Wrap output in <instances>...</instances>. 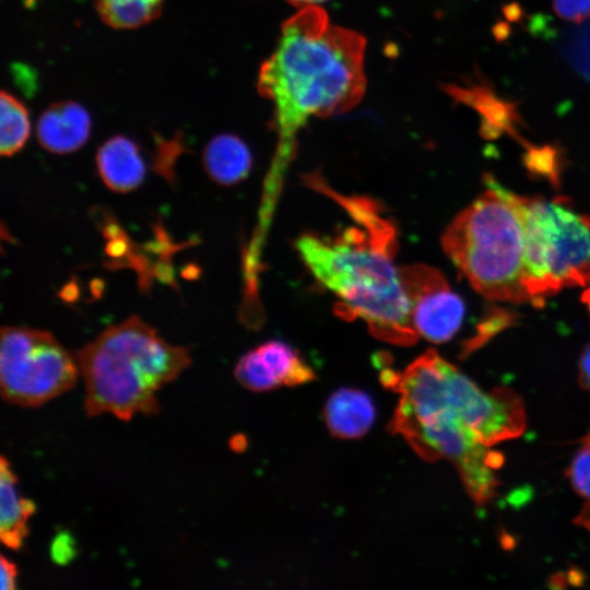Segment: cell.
I'll return each instance as SVG.
<instances>
[{
  "label": "cell",
  "mask_w": 590,
  "mask_h": 590,
  "mask_svg": "<svg viewBox=\"0 0 590 590\" xmlns=\"http://www.w3.org/2000/svg\"><path fill=\"white\" fill-rule=\"evenodd\" d=\"M365 47L359 33L332 24L317 5L300 8L282 25L278 45L258 75V91L272 105L278 137L261 226L269 227L300 129L311 117L343 114L361 102Z\"/></svg>",
  "instance_id": "6da1fadb"
},
{
  "label": "cell",
  "mask_w": 590,
  "mask_h": 590,
  "mask_svg": "<svg viewBox=\"0 0 590 590\" xmlns=\"http://www.w3.org/2000/svg\"><path fill=\"white\" fill-rule=\"evenodd\" d=\"M306 182L335 200L356 223L333 236L305 233L296 240L306 267L339 298L337 312L345 319H363L382 341L414 344L418 334L394 266L398 237L393 222L375 200L342 194L318 174L307 175Z\"/></svg>",
  "instance_id": "7a4b0ae2"
},
{
  "label": "cell",
  "mask_w": 590,
  "mask_h": 590,
  "mask_svg": "<svg viewBox=\"0 0 590 590\" xmlns=\"http://www.w3.org/2000/svg\"><path fill=\"white\" fill-rule=\"evenodd\" d=\"M87 416L104 413L121 421L153 415L156 392L191 363L188 349L173 345L139 317L104 330L76 354Z\"/></svg>",
  "instance_id": "3957f363"
},
{
  "label": "cell",
  "mask_w": 590,
  "mask_h": 590,
  "mask_svg": "<svg viewBox=\"0 0 590 590\" xmlns=\"http://www.w3.org/2000/svg\"><path fill=\"white\" fill-rule=\"evenodd\" d=\"M484 181L486 190L446 227L442 248L485 298L529 303L523 286L526 226L520 194L491 175Z\"/></svg>",
  "instance_id": "277c9868"
},
{
  "label": "cell",
  "mask_w": 590,
  "mask_h": 590,
  "mask_svg": "<svg viewBox=\"0 0 590 590\" xmlns=\"http://www.w3.org/2000/svg\"><path fill=\"white\" fill-rule=\"evenodd\" d=\"M446 377L447 370L436 373L411 387L399 399L391 430L423 459L451 461L474 503L483 506L495 496L499 484L489 467L492 451L446 403Z\"/></svg>",
  "instance_id": "5b68a950"
},
{
  "label": "cell",
  "mask_w": 590,
  "mask_h": 590,
  "mask_svg": "<svg viewBox=\"0 0 590 590\" xmlns=\"http://www.w3.org/2000/svg\"><path fill=\"white\" fill-rule=\"evenodd\" d=\"M526 226L523 286L529 303L544 306L565 287L590 283V216L570 200L520 196Z\"/></svg>",
  "instance_id": "8992f818"
},
{
  "label": "cell",
  "mask_w": 590,
  "mask_h": 590,
  "mask_svg": "<svg viewBox=\"0 0 590 590\" xmlns=\"http://www.w3.org/2000/svg\"><path fill=\"white\" fill-rule=\"evenodd\" d=\"M79 366L73 356L48 331L3 327L0 344L2 399L36 408L72 389Z\"/></svg>",
  "instance_id": "52a82bcc"
},
{
  "label": "cell",
  "mask_w": 590,
  "mask_h": 590,
  "mask_svg": "<svg viewBox=\"0 0 590 590\" xmlns=\"http://www.w3.org/2000/svg\"><path fill=\"white\" fill-rule=\"evenodd\" d=\"M445 399L474 438L486 447L524 432V406L514 390L498 387L484 392L453 365L447 374Z\"/></svg>",
  "instance_id": "ba28073f"
},
{
  "label": "cell",
  "mask_w": 590,
  "mask_h": 590,
  "mask_svg": "<svg viewBox=\"0 0 590 590\" xmlns=\"http://www.w3.org/2000/svg\"><path fill=\"white\" fill-rule=\"evenodd\" d=\"M413 328L433 343L449 341L460 329L464 305L436 268L416 263L399 268Z\"/></svg>",
  "instance_id": "9c48e42d"
},
{
  "label": "cell",
  "mask_w": 590,
  "mask_h": 590,
  "mask_svg": "<svg viewBox=\"0 0 590 590\" xmlns=\"http://www.w3.org/2000/svg\"><path fill=\"white\" fill-rule=\"evenodd\" d=\"M235 377L247 389L268 391L306 384L315 373L291 345L271 340L239 358Z\"/></svg>",
  "instance_id": "30bf717a"
},
{
  "label": "cell",
  "mask_w": 590,
  "mask_h": 590,
  "mask_svg": "<svg viewBox=\"0 0 590 590\" xmlns=\"http://www.w3.org/2000/svg\"><path fill=\"white\" fill-rule=\"evenodd\" d=\"M442 90L456 103L463 104L479 114L482 138L494 140L507 134L521 145L527 141L519 131L523 120L518 110V103L500 97L492 83L480 72L462 84H444Z\"/></svg>",
  "instance_id": "8fae6325"
},
{
  "label": "cell",
  "mask_w": 590,
  "mask_h": 590,
  "mask_svg": "<svg viewBox=\"0 0 590 590\" xmlns=\"http://www.w3.org/2000/svg\"><path fill=\"white\" fill-rule=\"evenodd\" d=\"M91 118L84 107L75 102H58L39 117L37 139L47 151L67 154L80 149L88 139Z\"/></svg>",
  "instance_id": "7c38bea8"
},
{
  "label": "cell",
  "mask_w": 590,
  "mask_h": 590,
  "mask_svg": "<svg viewBox=\"0 0 590 590\" xmlns=\"http://www.w3.org/2000/svg\"><path fill=\"white\" fill-rule=\"evenodd\" d=\"M96 165L106 187L115 192L134 190L145 175L138 145L125 135L113 137L98 149Z\"/></svg>",
  "instance_id": "4fadbf2b"
},
{
  "label": "cell",
  "mask_w": 590,
  "mask_h": 590,
  "mask_svg": "<svg viewBox=\"0 0 590 590\" xmlns=\"http://www.w3.org/2000/svg\"><path fill=\"white\" fill-rule=\"evenodd\" d=\"M323 414L326 424L334 436L353 439L370 429L376 410L373 400L365 392L342 388L329 398Z\"/></svg>",
  "instance_id": "5bb4252c"
},
{
  "label": "cell",
  "mask_w": 590,
  "mask_h": 590,
  "mask_svg": "<svg viewBox=\"0 0 590 590\" xmlns=\"http://www.w3.org/2000/svg\"><path fill=\"white\" fill-rule=\"evenodd\" d=\"M33 500L24 498L17 487V476L5 457L0 461V538L11 550H20L28 534V519L35 512Z\"/></svg>",
  "instance_id": "9a60e30c"
},
{
  "label": "cell",
  "mask_w": 590,
  "mask_h": 590,
  "mask_svg": "<svg viewBox=\"0 0 590 590\" xmlns=\"http://www.w3.org/2000/svg\"><path fill=\"white\" fill-rule=\"evenodd\" d=\"M203 166L209 177L222 186H232L245 179L252 166L247 145L236 135L220 134L204 148Z\"/></svg>",
  "instance_id": "2e32d148"
},
{
  "label": "cell",
  "mask_w": 590,
  "mask_h": 590,
  "mask_svg": "<svg viewBox=\"0 0 590 590\" xmlns=\"http://www.w3.org/2000/svg\"><path fill=\"white\" fill-rule=\"evenodd\" d=\"M163 0H96L101 19L115 28H134L156 19Z\"/></svg>",
  "instance_id": "e0dca14e"
},
{
  "label": "cell",
  "mask_w": 590,
  "mask_h": 590,
  "mask_svg": "<svg viewBox=\"0 0 590 590\" xmlns=\"http://www.w3.org/2000/svg\"><path fill=\"white\" fill-rule=\"evenodd\" d=\"M0 104V153L11 156L24 146L30 137V117L25 106L5 91L1 92Z\"/></svg>",
  "instance_id": "ac0fdd59"
},
{
  "label": "cell",
  "mask_w": 590,
  "mask_h": 590,
  "mask_svg": "<svg viewBox=\"0 0 590 590\" xmlns=\"http://www.w3.org/2000/svg\"><path fill=\"white\" fill-rule=\"evenodd\" d=\"M562 52L571 67L590 82V20L567 35Z\"/></svg>",
  "instance_id": "d6986e66"
},
{
  "label": "cell",
  "mask_w": 590,
  "mask_h": 590,
  "mask_svg": "<svg viewBox=\"0 0 590 590\" xmlns=\"http://www.w3.org/2000/svg\"><path fill=\"white\" fill-rule=\"evenodd\" d=\"M522 146L526 150L523 162L530 172L557 179L562 164V151L558 145H535L526 141Z\"/></svg>",
  "instance_id": "ffe728a7"
},
{
  "label": "cell",
  "mask_w": 590,
  "mask_h": 590,
  "mask_svg": "<svg viewBox=\"0 0 590 590\" xmlns=\"http://www.w3.org/2000/svg\"><path fill=\"white\" fill-rule=\"evenodd\" d=\"M567 476L575 491L590 499V447L583 448L571 461Z\"/></svg>",
  "instance_id": "44dd1931"
},
{
  "label": "cell",
  "mask_w": 590,
  "mask_h": 590,
  "mask_svg": "<svg viewBox=\"0 0 590 590\" xmlns=\"http://www.w3.org/2000/svg\"><path fill=\"white\" fill-rule=\"evenodd\" d=\"M514 317H510L508 312L498 311L496 315H492L491 319L482 323L479 327V331L475 337L469 340L461 352L462 356L469 355L471 352L479 349L486 343L491 337L499 332L503 328L508 326L509 321Z\"/></svg>",
  "instance_id": "7402d4cb"
},
{
  "label": "cell",
  "mask_w": 590,
  "mask_h": 590,
  "mask_svg": "<svg viewBox=\"0 0 590 590\" xmlns=\"http://www.w3.org/2000/svg\"><path fill=\"white\" fill-rule=\"evenodd\" d=\"M553 8L567 21L581 22L590 15V0H553Z\"/></svg>",
  "instance_id": "603a6c76"
},
{
  "label": "cell",
  "mask_w": 590,
  "mask_h": 590,
  "mask_svg": "<svg viewBox=\"0 0 590 590\" xmlns=\"http://www.w3.org/2000/svg\"><path fill=\"white\" fill-rule=\"evenodd\" d=\"M51 556L59 564H64L74 556V546L69 534L62 532L56 536L51 545Z\"/></svg>",
  "instance_id": "cb8c5ba5"
},
{
  "label": "cell",
  "mask_w": 590,
  "mask_h": 590,
  "mask_svg": "<svg viewBox=\"0 0 590 590\" xmlns=\"http://www.w3.org/2000/svg\"><path fill=\"white\" fill-rule=\"evenodd\" d=\"M1 590H14L16 588L17 567L3 554L0 560Z\"/></svg>",
  "instance_id": "d4e9b609"
},
{
  "label": "cell",
  "mask_w": 590,
  "mask_h": 590,
  "mask_svg": "<svg viewBox=\"0 0 590 590\" xmlns=\"http://www.w3.org/2000/svg\"><path fill=\"white\" fill-rule=\"evenodd\" d=\"M578 370L579 385L583 389L590 391V344H588L581 353Z\"/></svg>",
  "instance_id": "484cf974"
},
{
  "label": "cell",
  "mask_w": 590,
  "mask_h": 590,
  "mask_svg": "<svg viewBox=\"0 0 590 590\" xmlns=\"http://www.w3.org/2000/svg\"><path fill=\"white\" fill-rule=\"evenodd\" d=\"M577 522L579 524L585 526L590 530V502L585 506V509L581 511V514L577 518Z\"/></svg>",
  "instance_id": "4316f807"
},
{
  "label": "cell",
  "mask_w": 590,
  "mask_h": 590,
  "mask_svg": "<svg viewBox=\"0 0 590 590\" xmlns=\"http://www.w3.org/2000/svg\"><path fill=\"white\" fill-rule=\"evenodd\" d=\"M286 1H288L291 4L296 5L298 8H304L308 5H316L327 0H286Z\"/></svg>",
  "instance_id": "83f0119b"
},
{
  "label": "cell",
  "mask_w": 590,
  "mask_h": 590,
  "mask_svg": "<svg viewBox=\"0 0 590 590\" xmlns=\"http://www.w3.org/2000/svg\"><path fill=\"white\" fill-rule=\"evenodd\" d=\"M581 300L588 306L590 311V286L583 292Z\"/></svg>",
  "instance_id": "f1b7e54d"
},
{
  "label": "cell",
  "mask_w": 590,
  "mask_h": 590,
  "mask_svg": "<svg viewBox=\"0 0 590 590\" xmlns=\"http://www.w3.org/2000/svg\"><path fill=\"white\" fill-rule=\"evenodd\" d=\"M585 446L590 447V433L583 439Z\"/></svg>",
  "instance_id": "f546056e"
}]
</instances>
